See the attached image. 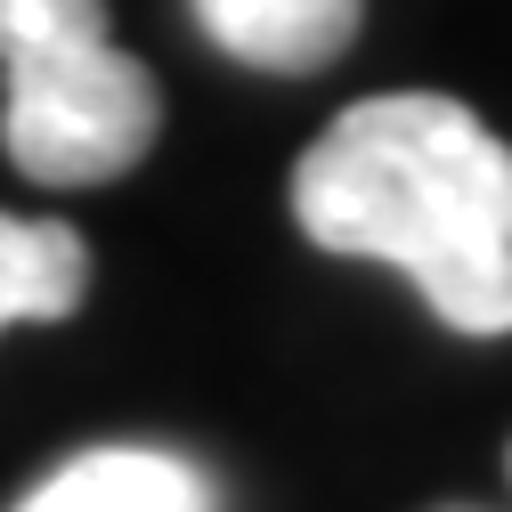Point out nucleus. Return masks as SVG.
I'll return each instance as SVG.
<instances>
[{
  "instance_id": "nucleus-5",
  "label": "nucleus",
  "mask_w": 512,
  "mask_h": 512,
  "mask_svg": "<svg viewBox=\"0 0 512 512\" xmlns=\"http://www.w3.org/2000/svg\"><path fill=\"white\" fill-rule=\"evenodd\" d=\"M90 293V252L66 220H17L0 212V334L9 326H57Z\"/></svg>"
},
{
  "instance_id": "nucleus-3",
  "label": "nucleus",
  "mask_w": 512,
  "mask_h": 512,
  "mask_svg": "<svg viewBox=\"0 0 512 512\" xmlns=\"http://www.w3.org/2000/svg\"><path fill=\"white\" fill-rule=\"evenodd\" d=\"M212 49L261 74H317L358 33V0H187Z\"/></svg>"
},
{
  "instance_id": "nucleus-1",
  "label": "nucleus",
  "mask_w": 512,
  "mask_h": 512,
  "mask_svg": "<svg viewBox=\"0 0 512 512\" xmlns=\"http://www.w3.org/2000/svg\"><path fill=\"white\" fill-rule=\"evenodd\" d=\"M317 252L399 269L447 334H512V147L439 90L358 98L293 163Z\"/></svg>"
},
{
  "instance_id": "nucleus-2",
  "label": "nucleus",
  "mask_w": 512,
  "mask_h": 512,
  "mask_svg": "<svg viewBox=\"0 0 512 512\" xmlns=\"http://www.w3.org/2000/svg\"><path fill=\"white\" fill-rule=\"evenodd\" d=\"M0 147L41 187H98L155 147L163 98L106 41V0H0Z\"/></svg>"
},
{
  "instance_id": "nucleus-4",
  "label": "nucleus",
  "mask_w": 512,
  "mask_h": 512,
  "mask_svg": "<svg viewBox=\"0 0 512 512\" xmlns=\"http://www.w3.org/2000/svg\"><path fill=\"white\" fill-rule=\"evenodd\" d=\"M17 512H212V480L163 447H90L57 464Z\"/></svg>"
},
{
  "instance_id": "nucleus-6",
  "label": "nucleus",
  "mask_w": 512,
  "mask_h": 512,
  "mask_svg": "<svg viewBox=\"0 0 512 512\" xmlns=\"http://www.w3.org/2000/svg\"><path fill=\"white\" fill-rule=\"evenodd\" d=\"M439 512H480V504H439Z\"/></svg>"
}]
</instances>
